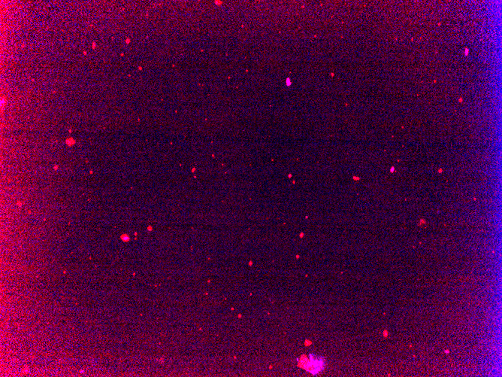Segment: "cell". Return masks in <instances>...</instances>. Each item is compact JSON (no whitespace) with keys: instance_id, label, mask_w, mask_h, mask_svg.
<instances>
[{"instance_id":"obj_1","label":"cell","mask_w":502,"mask_h":377,"mask_svg":"<svg viewBox=\"0 0 502 377\" xmlns=\"http://www.w3.org/2000/svg\"><path fill=\"white\" fill-rule=\"evenodd\" d=\"M325 367L326 361L324 357L316 356L314 354H311L310 361L307 363L305 368L308 372L315 376L322 372L325 369Z\"/></svg>"}]
</instances>
